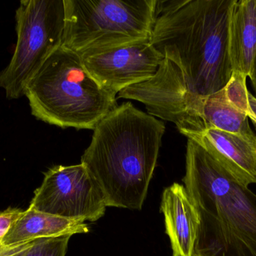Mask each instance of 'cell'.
Listing matches in <instances>:
<instances>
[{
	"label": "cell",
	"mask_w": 256,
	"mask_h": 256,
	"mask_svg": "<svg viewBox=\"0 0 256 256\" xmlns=\"http://www.w3.org/2000/svg\"><path fill=\"white\" fill-rule=\"evenodd\" d=\"M246 78L243 74L233 72L231 79L224 87L226 95L232 105L246 114L249 110L248 94L250 93L246 87Z\"/></svg>",
	"instance_id": "5bb4252c"
},
{
	"label": "cell",
	"mask_w": 256,
	"mask_h": 256,
	"mask_svg": "<svg viewBox=\"0 0 256 256\" xmlns=\"http://www.w3.org/2000/svg\"><path fill=\"white\" fill-rule=\"evenodd\" d=\"M70 235L38 239L25 256H66Z\"/></svg>",
	"instance_id": "9a60e30c"
},
{
	"label": "cell",
	"mask_w": 256,
	"mask_h": 256,
	"mask_svg": "<svg viewBox=\"0 0 256 256\" xmlns=\"http://www.w3.org/2000/svg\"><path fill=\"white\" fill-rule=\"evenodd\" d=\"M160 210L173 256H192L200 219L196 209L183 185L173 183L162 193Z\"/></svg>",
	"instance_id": "30bf717a"
},
{
	"label": "cell",
	"mask_w": 256,
	"mask_h": 256,
	"mask_svg": "<svg viewBox=\"0 0 256 256\" xmlns=\"http://www.w3.org/2000/svg\"><path fill=\"white\" fill-rule=\"evenodd\" d=\"M28 207L72 220L96 222L108 207L100 186L80 163L57 165L45 172Z\"/></svg>",
	"instance_id": "52a82bcc"
},
{
	"label": "cell",
	"mask_w": 256,
	"mask_h": 256,
	"mask_svg": "<svg viewBox=\"0 0 256 256\" xmlns=\"http://www.w3.org/2000/svg\"><path fill=\"white\" fill-rule=\"evenodd\" d=\"M183 182L200 219L192 256H256V194L190 139Z\"/></svg>",
	"instance_id": "3957f363"
},
{
	"label": "cell",
	"mask_w": 256,
	"mask_h": 256,
	"mask_svg": "<svg viewBox=\"0 0 256 256\" xmlns=\"http://www.w3.org/2000/svg\"><path fill=\"white\" fill-rule=\"evenodd\" d=\"M249 78L250 79L251 83H252V88H254V92H255L256 95V54Z\"/></svg>",
	"instance_id": "d6986e66"
},
{
	"label": "cell",
	"mask_w": 256,
	"mask_h": 256,
	"mask_svg": "<svg viewBox=\"0 0 256 256\" xmlns=\"http://www.w3.org/2000/svg\"><path fill=\"white\" fill-rule=\"evenodd\" d=\"M156 0H64L62 46L78 54L150 39Z\"/></svg>",
	"instance_id": "5b68a950"
},
{
	"label": "cell",
	"mask_w": 256,
	"mask_h": 256,
	"mask_svg": "<svg viewBox=\"0 0 256 256\" xmlns=\"http://www.w3.org/2000/svg\"><path fill=\"white\" fill-rule=\"evenodd\" d=\"M18 40L0 88L8 99L25 96L27 86L51 54L62 45L64 0H24L16 11Z\"/></svg>",
	"instance_id": "8992f818"
},
{
	"label": "cell",
	"mask_w": 256,
	"mask_h": 256,
	"mask_svg": "<svg viewBox=\"0 0 256 256\" xmlns=\"http://www.w3.org/2000/svg\"><path fill=\"white\" fill-rule=\"evenodd\" d=\"M186 138L200 144L245 186L256 183V141L213 129Z\"/></svg>",
	"instance_id": "9c48e42d"
},
{
	"label": "cell",
	"mask_w": 256,
	"mask_h": 256,
	"mask_svg": "<svg viewBox=\"0 0 256 256\" xmlns=\"http://www.w3.org/2000/svg\"><path fill=\"white\" fill-rule=\"evenodd\" d=\"M88 232L90 228L85 222L54 216L28 207L12 224L2 240L1 247H9L37 239Z\"/></svg>",
	"instance_id": "8fae6325"
},
{
	"label": "cell",
	"mask_w": 256,
	"mask_h": 256,
	"mask_svg": "<svg viewBox=\"0 0 256 256\" xmlns=\"http://www.w3.org/2000/svg\"><path fill=\"white\" fill-rule=\"evenodd\" d=\"M249 99V110L248 111V117L251 120L256 130V97L249 93L248 94Z\"/></svg>",
	"instance_id": "ac0fdd59"
},
{
	"label": "cell",
	"mask_w": 256,
	"mask_h": 256,
	"mask_svg": "<svg viewBox=\"0 0 256 256\" xmlns=\"http://www.w3.org/2000/svg\"><path fill=\"white\" fill-rule=\"evenodd\" d=\"M88 73L106 91L116 96L158 72L164 57L150 39L80 54Z\"/></svg>",
	"instance_id": "ba28073f"
},
{
	"label": "cell",
	"mask_w": 256,
	"mask_h": 256,
	"mask_svg": "<svg viewBox=\"0 0 256 256\" xmlns=\"http://www.w3.org/2000/svg\"><path fill=\"white\" fill-rule=\"evenodd\" d=\"M234 0H156L150 43L182 71L188 88L206 96L233 74L230 21Z\"/></svg>",
	"instance_id": "6da1fadb"
},
{
	"label": "cell",
	"mask_w": 256,
	"mask_h": 256,
	"mask_svg": "<svg viewBox=\"0 0 256 256\" xmlns=\"http://www.w3.org/2000/svg\"><path fill=\"white\" fill-rule=\"evenodd\" d=\"M25 96L34 117L62 129L94 130L118 107L116 96L98 84L80 55L62 45L33 77Z\"/></svg>",
	"instance_id": "277c9868"
},
{
	"label": "cell",
	"mask_w": 256,
	"mask_h": 256,
	"mask_svg": "<svg viewBox=\"0 0 256 256\" xmlns=\"http://www.w3.org/2000/svg\"><path fill=\"white\" fill-rule=\"evenodd\" d=\"M200 117L204 131L218 129L256 141L248 115L232 105L224 88L209 96H202Z\"/></svg>",
	"instance_id": "4fadbf2b"
},
{
	"label": "cell",
	"mask_w": 256,
	"mask_h": 256,
	"mask_svg": "<svg viewBox=\"0 0 256 256\" xmlns=\"http://www.w3.org/2000/svg\"><path fill=\"white\" fill-rule=\"evenodd\" d=\"M233 72L248 78L256 54V0H234L230 21Z\"/></svg>",
	"instance_id": "7c38bea8"
},
{
	"label": "cell",
	"mask_w": 256,
	"mask_h": 256,
	"mask_svg": "<svg viewBox=\"0 0 256 256\" xmlns=\"http://www.w3.org/2000/svg\"><path fill=\"white\" fill-rule=\"evenodd\" d=\"M22 210L20 208L8 207L4 211L0 212V248L2 239L12 227V224L22 214Z\"/></svg>",
	"instance_id": "2e32d148"
},
{
	"label": "cell",
	"mask_w": 256,
	"mask_h": 256,
	"mask_svg": "<svg viewBox=\"0 0 256 256\" xmlns=\"http://www.w3.org/2000/svg\"><path fill=\"white\" fill-rule=\"evenodd\" d=\"M37 240H30V241L9 246V247L0 248V256H25L26 254L34 246Z\"/></svg>",
	"instance_id": "e0dca14e"
},
{
	"label": "cell",
	"mask_w": 256,
	"mask_h": 256,
	"mask_svg": "<svg viewBox=\"0 0 256 256\" xmlns=\"http://www.w3.org/2000/svg\"><path fill=\"white\" fill-rule=\"evenodd\" d=\"M165 130L162 121L131 102L96 126L81 164L100 186L106 207L141 210Z\"/></svg>",
	"instance_id": "7a4b0ae2"
}]
</instances>
